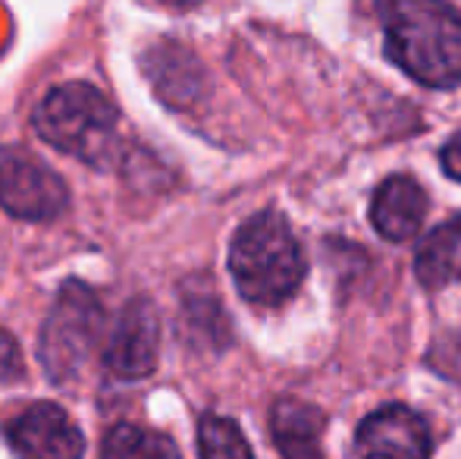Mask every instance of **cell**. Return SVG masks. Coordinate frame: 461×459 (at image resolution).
I'll return each instance as SVG.
<instances>
[{
    "instance_id": "6da1fadb",
    "label": "cell",
    "mask_w": 461,
    "mask_h": 459,
    "mask_svg": "<svg viewBox=\"0 0 461 459\" xmlns=\"http://www.w3.org/2000/svg\"><path fill=\"white\" fill-rule=\"evenodd\" d=\"M386 54L430 88L461 82V10L449 0H374Z\"/></svg>"
},
{
    "instance_id": "8992f818",
    "label": "cell",
    "mask_w": 461,
    "mask_h": 459,
    "mask_svg": "<svg viewBox=\"0 0 461 459\" xmlns=\"http://www.w3.org/2000/svg\"><path fill=\"white\" fill-rule=\"evenodd\" d=\"M6 444L19 459H82L86 437L79 425L54 403H35L10 418Z\"/></svg>"
},
{
    "instance_id": "30bf717a",
    "label": "cell",
    "mask_w": 461,
    "mask_h": 459,
    "mask_svg": "<svg viewBox=\"0 0 461 459\" xmlns=\"http://www.w3.org/2000/svg\"><path fill=\"white\" fill-rule=\"evenodd\" d=\"M270 431L283 459H323L321 435H323V412L302 399H279L270 412Z\"/></svg>"
},
{
    "instance_id": "ba28073f",
    "label": "cell",
    "mask_w": 461,
    "mask_h": 459,
    "mask_svg": "<svg viewBox=\"0 0 461 459\" xmlns=\"http://www.w3.org/2000/svg\"><path fill=\"white\" fill-rule=\"evenodd\" d=\"M355 450L361 459H430V425L408 406H383L358 425Z\"/></svg>"
},
{
    "instance_id": "2e32d148",
    "label": "cell",
    "mask_w": 461,
    "mask_h": 459,
    "mask_svg": "<svg viewBox=\"0 0 461 459\" xmlns=\"http://www.w3.org/2000/svg\"><path fill=\"white\" fill-rule=\"evenodd\" d=\"M439 161H443V170L449 173L452 179H458V183H461V133L452 135V139L446 142Z\"/></svg>"
},
{
    "instance_id": "4fadbf2b",
    "label": "cell",
    "mask_w": 461,
    "mask_h": 459,
    "mask_svg": "<svg viewBox=\"0 0 461 459\" xmlns=\"http://www.w3.org/2000/svg\"><path fill=\"white\" fill-rule=\"evenodd\" d=\"M101 459H183L179 447L160 431L139 425H113L101 441Z\"/></svg>"
},
{
    "instance_id": "5bb4252c",
    "label": "cell",
    "mask_w": 461,
    "mask_h": 459,
    "mask_svg": "<svg viewBox=\"0 0 461 459\" xmlns=\"http://www.w3.org/2000/svg\"><path fill=\"white\" fill-rule=\"evenodd\" d=\"M198 454L201 459H255L242 428L223 416H201Z\"/></svg>"
},
{
    "instance_id": "e0dca14e",
    "label": "cell",
    "mask_w": 461,
    "mask_h": 459,
    "mask_svg": "<svg viewBox=\"0 0 461 459\" xmlns=\"http://www.w3.org/2000/svg\"><path fill=\"white\" fill-rule=\"evenodd\" d=\"M164 4H170V6H194L198 0H164Z\"/></svg>"
},
{
    "instance_id": "7a4b0ae2",
    "label": "cell",
    "mask_w": 461,
    "mask_h": 459,
    "mask_svg": "<svg viewBox=\"0 0 461 459\" xmlns=\"http://www.w3.org/2000/svg\"><path fill=\"white\" fill-rule=\"evenodd\" d=\"M236 289L255 306H279L304 280V252L276 211H261L236 230L230 245Z\"/></svg>"
},
{
    "instance_id": "9a60e30c",
    "label": "cell",
    "mask_w": 461,
    "mask_h": 459,
    "mask_svg": "<svg viewBox=\"0 0 461 459\" xmlns=\"http://www.w3.org/2000/svg\"><path fill=\"white\" fill-rule=\"evenodd\" d=\"M19 378H23V353L10 334L0 331V384H10Z\"/></svg>"
},
{
    "instance_id": "52a82bcc",
    "label": "cell",
    "mask_w": 461,
    "mask_h": 459,
    "mask_svg": "<svg viewBox=\"0 0 461 459\" xmlns=\"http://www.w3.org/2000/svg\"><path fill=\"white\" fill-rule=\"evenodd\" d=\"M160 321L148 299H132L122 306L113 331L104 346V365L122 381L148 378L158 365Z\"/></svg>"
},
{
    "instance_id": "3957f363",
    "label": "cell",
    "mask_w": 461,
    "mask_h": 459,
    "mask_svg": "<svg viewBox=\"0 0 461 459\" xmlns=\"http://www.w3.org/2000/svg\"><path fill=\"white\" fill-rule=\"evenodd\" d=\"M35 133L63 154L104 167L120 148V116L107 95L95 86L67 82L38 105Z\"/></svg>"
},
{
    "instance_id": "5b68a950",
    "label": "cell",
    "mask_w": 461,
    "mask_h": 459,
    "mask_svg": "<svg viewBox=\"0 0 461 459\" xmlns=\"http://www.w3.org/2000/svg\"><path fill=\"white\" fill-rule=\"evenodd\" d=\"M67 205V183L38 154L19 145L0 148V208L23 221H54Z\"/></svg>"
},
{
    "instance_id": "9c48e42d",
    "label": "cell",
    "mask_w": 461,
    "mask_h": 459,
    "mask_svg": "<svg viewBox=\"0 0 461 459\" xmlns=\"http://www.w3.org/2000/svg\"><path fill=\"white\" fill-rule=\"evenodd\" d=\"M427 217V196L411 177H389L374 192L370 221L374 230L389 243L414 239Z\"/></svg>"
},
{
    "instance_id": "7c38bea8",
    "label": "cell",
    "mask_w": 461,
    "mask_h": 459,
    "mask_svg": "<svg viewBox=\"0 0 461 459\" xmlns=\"http://www.w3.org/2000/svg\"><path fill=\"white\" fill-rule=\"evenodd\" d=\"M418 280L430 289L449 287L461 277V215L446 227L433 230L414 255Z\"/></svg>"
},
{
    "instance_id": "8fae6325",
    "label": "cell",
    "mask_w": 461,
    "mask_h": 459,
    "mask_svg": "<svg viewBox=\"0 0 461 459\" xmlns=\"http://www.w3.org/2000/svg\"><path fill=\"white\" fill-rule=\"evenodd\" d=\"M145 67H148V76H151L154 88H158L160 98H164L167 105L185 107L201 95L204 69H201L198 60H194L188 50L179 48V44H160V48H151Z\"/></svg>"
},
{
    "instance_id": "277c9868",
    "label": "cell",
    "mask_w": 461,
    "mask_h": 459,
    "mask_svg": "<svg viewBox=\"0 0 461 459\" xmlns=\"http://www.w3.org/2000/svg\"><path fill=\"white\" fill-rule=\"evenodd\" d=\"M101 331L104 308L97 296L86 283L67 280L44 318L41 340H38V359L44 365V374L57 384H69L95 353Z\"/></svg>"
}]
</instances>
